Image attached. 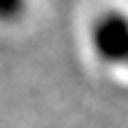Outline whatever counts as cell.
<instances>
[{
	"label": "cell",
	"mask_w": 128,
	"mask_h": 128,
	"mask_svg": "<svg viewBox=\"0 0 128 128\" xmlns=\"http://www.w3.org/2000/svg\"><path fill=\"white\" fill-rule=\"evenodd\" d=\"M8 6H16V0H0V14L8 11Z\"/></svg>",
	"instance_id": "obj_1"
}]
</instances>
